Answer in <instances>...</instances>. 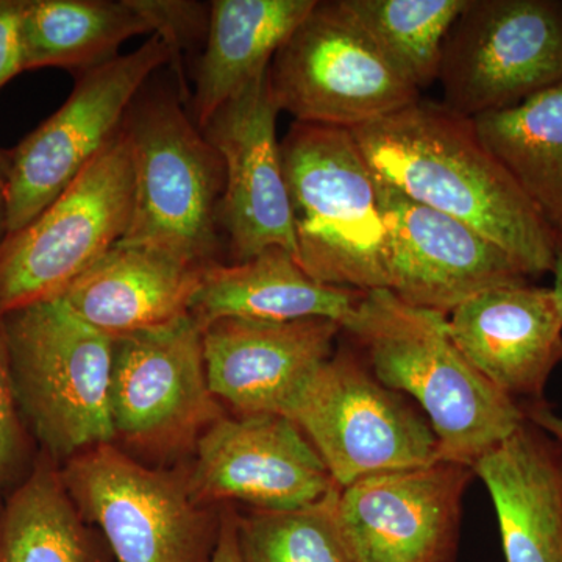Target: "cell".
Returning a JSON list of instances; mask_svg holds the SVG:
<instances>
[{
  "label": "cell",
  "instance_id": "cell-30",
  "mask_svg": "<svg viewBox=\"0 0 562 562\" xmlns=\"http://www.w3.org/2000/svg\"><path fill=\"white\" fill-rule=\"evenodd\" d=\"M22 2L24 0H0V88L24 70Z\"/></svg>",
  "mask_w": 562,
  "mask_h": 562
},
{
  "label": "cell",
  "instance_id": "cell-4",
  "mask_svg": "<svg viewBox=\"0 0 562 562\" xmlns=\"http://www.w3.org/2000/svg\"><path fill=\"white\" fill-rule=\"evenodd\" d=\"M172 91H140L124 122L135 198L122 243L155 247L192 265L221 261L224 162Z\"/></svg>",
  "mask_w": 562,
  "mask_h": 562
},
{
  "label": "cell",
  "instance_id": "cell-7",
  "mask_svg": "<svg viewBox=\"0 0 562 562\" xmlns=\"http://www.w3.org/2000/svg\"><path fill=\"white\" fill-rule=\"evenodd\" d=\"M63 484L116 562H210L220 519L202 512L188 476L151 471L113 443L74 454Z\"/></svg>",
  "mask_w": 562,
  "mask_h": 562
},
{
  "label": "cell",
  "instance_id": "cell-32",
  "mask_svg": "<svg viewBox=\"0 0 562 562\" xmlns=\"http://www.w3.org/2000/svg\"><path fill=\"white\" fill-rule=\"evenodd\" d=\"M525 414L528 420L546 431L558 443L562 452V416L554 413L546 401L525 405Z\"/></svg>",
  "mask_w": 562,
  "mask_h": 562
},
{
  "label": "cell",
  "instance_id": "cell-27",
  "mask_svg": "<svg viewBox=\"0 0 562 562\" xmlns=\"http://www.w3.org/2000/svg\"><path fill=\"white\" fill-rule=\"evenodd\" d=\"M338 491L305 508L238 514L241 561L355 562L336 522Z\"/></svg>",
  "mask_w": 562,
  "mask_h": 562
},
{
  "label": "cell",
  "instance_id": "cell-24",
  "mask_svg": "<svg viewBox=\"0 0 562 562\" xmlns=\"http://www.w3.org/2000/svg\"><path fill=\"white\" fill-rule=\"evenodd\" d=\"M473 122L484 146L562 236V81Z\"/></svg>",
  "mask_w": 562,
  "mask_h": 562
},
{
  "label": "cell",
  "instance_id": "cell-26",
  "mask_svg": "<svg viewBox=\"0 0 562 562\" xmlns=\"http://www.w3.org/2000/svg\"><path fill=\"white\" fill-rule=\"evenodd\" d=\"M358 27L417 90L439 77L443 41L468 0H338Z\"/></svg>",
  "mask_w": 562,
  "mask_h": 562
},
{
  "label": "cell",
  "instance_id": "cell-13",
  "mask_svg": "<svg viewBox=\"0 0 562 562\" xmlns=\"http://www.w3.org/2000/svg\"><path fill=\"white\" fill-rule=\"evenodd\" d=\"M472 468L436 461L339 487L335 516L355 562H457Z\"/></svg>",
  "mask_w": 562,
  "mask_h": 562
},
{
  "label": "cell",
  "instance_id": "cell-22",
  "mask_svg": "<svg viewBox=\"0 0 562 562\" xmlns=\"http://www.w3.org/2000/svg\"><path fill=\"white\" fill-rule=\"evenodd\" d=\"M317 0H213L209 35L194 69L190 114L205 127L225 102L249 87L306 20Z\"/></svg>",
  "mask_w": 562,
  "mask_h": 562
},
{
  "label": "cell",
  "instance_id": "cell-29",
  "mask_svg": "<svg viewBox=\"0 0 562 562\" xmlns=\"http://www.w3.org/2000/svg\"><path fill=\"white\" fill-rule=\"evenodd\" d=\"M25 460L24 430L14 397L9 353L0 325V487L11 482Z\"/></svg>",
  "mask_w": 562,
  "mask_h": 562
},
{
  "label": "cell",
  "instance_id": "cell-2",
  "mask_svg": "<svg viewBox=\"0 0 562 562\" xmlns=\"http://www.w3.org/2000/svg\"><path fill=\"white\" fill-rule=\"evenodd\" d=\"M342 331L387 390L408 394L427 414L439 461L472 468L527 420L514 401L454 346L446 314L414 308L390 290L364 292Z\"/></svg>",
  "mask_w": 562,
  "mask_h": 562
},
{
  "label": "cell",
  "instance_id": "cell-6",
  "mask_svg": "<svg viewBox=\"0 0 562 562\" xmlns=\"http://www.w3.org/2000/svg\"><path fill=\"white\" fill-rule=\"evenodd\" d=\"M135 171L124 127L31 224L0 244V316L61 297L124 239Z\"/></svg>",
  "mask_w": 562,
  "mask_h": 562
},
{
  "label": "cell",
  "instance_id": "cell-16",
  "mask_svg": "<svg viewBox=\"0 0 562 562\" xmlns=\"http://www.w3.org/2000/svg\"><path fill=\"white\" fill-rule=\"evenodd\" d=\"M380 199L390 249L387 290L414 308L449 316L480 292L530 279L471 225L406 198L382 179Z\"/></svg>",
  "mask_w": 562,
  "mask_h": 562
},
{
  "label": "cell",
  "instance_id": "cell-8",
  "mask_svg": "<svg viewBox=\"0 0 562 562\" xmlns=\"http://www.w3.org/2000/svg\"><path fill=\"white\" fill-rule=\"evenodd\" d=\"M268 80L280 113L350 132L420 101L338 0L316 3L277 52Z\"/></svg>",
  "mask_w": 562,
  "mask_h": 562
},
{
  "label": "cell",
  "instance_id": "cell-19",
  "mask_svg": "<svg viewBox=\"0 0 562 562\" xmlns=\"http://www.w3.org/2000/svg\"><path fill=\"white\" fill-rule=\"evenodd\" d=\"M205 268L155 247L121 241L60 299L85 324L120 339L190 314Z\"/></svg>",
  "mask_w": 562,
  "mask_h": 562
},
{
  "label": "cell",
  "instance_id": "cell-14",
  "mask_svg": "<svg viewBox=\"0 0 562 562\" xmlns=\"http://www.w3.org/2000/svg\"><path fill=\"white\" fill-rule=\"evenodd\" d=\"M188 484L199 505L239 502L291 512L338 490L301 428L279 414L222 416L203 432Z\"/></svg>",
  "mask_w": 562,
  "mask_h": 562
},
{
  "label": "cell",
  "instance_id": "cell-10",
  "mask_svg": "<svg viewBox=\"0 0 562 562\" xmlns=\"http://www.w3.org/2000/svg\"><path fill=\"white\" fill-rule=\"evenodd\" d=\"M443 105L475 117L562 81L561 0H468L443 41Z\"/></svg>",
  "mask_w": 562,
  "mask_h": 562
},
{
  "label": "cell",
  "instance_id": "cell-18",
  "mask_svg": "<svg viewBox=\"0 0 562 562\" xmlns=\"http://www.w3.org/2000/svg\"><path fill=\"white\" fill-rule=\"evenodd\" d=\"M454 346L514 401L543 402L562 362V313L552 288L530 279L480 292L447 316Z\"/></svg>",
  "mask_w": 562,
  "mask_h": 562
},
{
  "label": "cell",
  "instance_id": "cell-28",
  "mask_svg": "<svg viewBox=\"0 0 562 562\" xmlns=\"http://www.w3.org/2000/svg\"><path fill=\"white\" fill-rule=\"evenodd\" d=\"M133 9L149 25L169 54V66L176 77V91L187 105L191 94L184 80V52L205 44L209 35L211 3L195 0H131Z\"/></svg>",
  "mask_w": 562,
  "mask_h": 562
},
{
  "label": "cell",
  "instance_id": "cell-3",
  "mask_svg": "<svg viewBox=\"0 0 562 562\" xmlns=\"http://www.w3.org/2000/svg\"><path fill=\"white\" fill-rule=\"evenodd\" d=\"M280 150L303 271L330 286L387 290L380 179L351 132L294 122Z\"/></svg>",
  "mask_w": 562,
  "mask_h": 562
},
{
  "label": "cell",
  "instance_id": "cell-12",
  "mask_svg": "<svg viewBox=\"0 0 562 562\" xmlns=\"http://www.w3.org/2000/svg\"><path fill=\"white\" fill-rule=\"evenodd\" d=\"M110 414L116 439L150 453L198 443L222 417L203 358V328L181 319L114 339Z\"/></svg>",
  "mask_w": 562,
  "mask_h": 562
},
{
  "label": "cell",
  "instance_id": "cell-17",
  "mask_svg": "<svg viewBox=\"0 0 562 562\" xmlns=\"http://www.w3.org/2000/svg\"><path fill=\"white\" fill-rule=\"evenodd\" d=\"M338 322L221 319L203 328L214 397L239 414L290 417L313 376L335 353Z\"/></svg>",
  "mask_w": 562,
  "mask_h": 562
},
{
  "label": "cell",
  "instance_id": "cell-21",
  "mask_svg": "<svg viewBox=\"0 0 562 562\" xmlns=\"http://www.w3.org/2000/svg\"><path fill=\"white\" fill-rule=\"evenodd\" d=\"M362 294L314 280L290 251L271 247L246 261L206 266L190 314L202 328L221 319L291 322L316 317L344 327Z\"/></svg>",
  "mask_w": 562,
  "mask_h": 562
},
{
  "label": "cell",
  "instance_id": "cell-25",
  "mask_svg": "<svg viewBox=\"0 0 562 562\" xmlns=\"http://www.w3.org/2000/svg\"><path fill=\"white\" fill-rule=\"evenodd\" d=\"M0 562H116L49 462L14 490L0 517Z\"/></svg>",
  "mask_w": 562,
  "mask_h": 562
},
{
  "label": "cell",
  "instance_id": "cell-31",
  "mask_svg": "<svg viewBox=\"0 0 562 562\" xmlns=\"http://www.w3.org/2000/svg\"><path fill=\"white\" fill-rule=\"evenodd\" d=\"M210 562H243L238 542V513L221 514L220 536Z\"/></svg>",
  "mask_w": 562,
  "mask_h": 562
},
{
  "label": "cell",
  "instance_id": "cell-5",
  "mask_svg": "<svg viewBox=\"0 0 562 562\" xmlns=\"http://www.w3.org/2000/svg\"><path fill=\"white\" fill-rule=\"evenodd\" d=\"M18 408L55 458L116 439L110 414L114 339L52 299L0 316Z\"/></svg>",
  "mask_w": 562,
  "mask_h": 562
},
{
  "label": "cell",
  "instance_id": "cell-23",
  "mask_svg": "<svg viewBox=\"0 0 562 562\" xmlns=\"http://www.w3.org/2000/svg\"><path fill=\"white\" fill-rule=\"evenodd\" d=\"M150 33L131 0H24L21 40L24 70L85 72L120 57L133 36Z\"/></svg>",
  "mask_w": 562,
  "mask_h": 562
},
{
  "label": "cell",
  "instance_id": "cell-9",
  "mask_svg": "<svg viewBox=\"0 0 562 562\" xmlns=\"http://www.w3.org/2000/svg\"><path fill=\"white\" fill-rule=\"evenodd\" d=\"M336 486L439 461L427 419L351 351L333 353L290 414Z\"/></svg>",
  "mask_w": 562,
  "mask_h": 562
},
{
  "label": "cell",
  "instance_id": "cell-15",
  "mask_svg": "<svg viewBox=\"0 0 562 562\" xmlns=\"http://www.w3.org/2000/svg\"><path fill=\"white\" fill-rule=\"evenodd\" d=\"M268 72L225 102L202 128L224 162L220 227L232 262L249 260L271 247L290 251L297 260L277 140L280 111L272 101Z\"/></svg>",
  "mask_w": 562,
  "mask_h": 562
},
{
  "label": "cell",
  "instance_id": "cell-11",
  "mask_svg": "<svg viewBox=\"0 0 562 562\" xmlns=\"http://www.w3.org/2000/svg\"><path fill=\"white\" fill-rule=\"evenodd\" d=\"M169 61L150 35L131 54L79 74L68 101L10 150L9 235L40 216L116 138L133 102Z\"/></svg>",
  "mask_w": 562,
  "mask_h": 562
},
{
  "label": "cell",
  "instance_id": "cell-33",
  "mask_svg": "<svg viewBox=\"0 0 562 562\" xmlns=\"http://www.w3.org/2000/svg\"><path fill=\"white\" fill-rule=\"evenodd\" d=\"M10 150L0 149V244L9 235Z\"/></svg>",
  "mask_w": 562,
  "mask_h": 562
},
{
  "label": "cell",
  "instance_id": "cell-34",
  "mask_svg": "<svg viewBox=\"0 0 562 562\" xmlns=\"http://www.w3.org/2000/svg\"><path fill=\"white\" fill-rule=\"evenodd\" d=\"M553 286L552 290L557 295L558 305L562 313V236L558 235L557 254H554L553 265Z\"/></svg>",
  "mask_w": 562,
  "mask_h": 562
},
{
  "label": "cell",
  "instance_id": "cell-20",
  "mask_svg": "<svg viewBox=\"0 0 562 562\" xmlns=\"http://www.w3.org/2000/svg\"><path fill=\"white\" fill-rule=\"evenodd\" d=\"M497 514L506 562H562V452L531 420L472 465Z\"/></svg>",
  "mask_w": 562,
  "mask_h": 562
},
{
  "label": "cell",
  "instance_id": "cell-1",
  "mask_svg": "<svg viewBox=\"0 0 562 562\" xmlns=\"http://www.w3.org/2000/svg\"><path fill=\"white\" fill-rule=\"evenodd\" d=\"M351 135L384 183L471 225L530 279L552 273L557 233L484 146L471 117L420 99Z\"/></svg>",
  "mask_w": 562,
  "mask_h": 562
}]
</instances>
